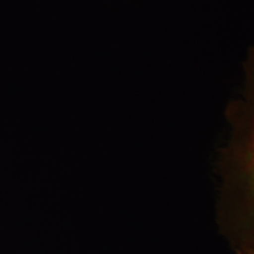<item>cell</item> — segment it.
Returning <instances> with one entry per match:
<instances>
[{"instance_id": "cell-1", "label": "cell", "mask_w": 254, "mask_h": 254, "mask_svg": "<svg viewBox=\"0 0 254 254\" xmlns=\"http://www.w3.org/2000/svg\"><path fill=\"white\" fill-rule=\"evenodd\" d=\"M249 147H250V149H251V151H252V154H253V157L254 158V138H253L252 141L250 142Z\"/></svg>"}]
</instances>
